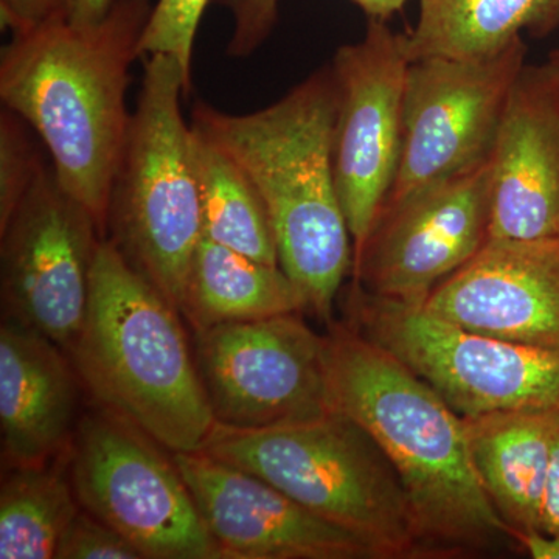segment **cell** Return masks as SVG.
I'll use <instances>...</instances> for the list:
<instances>
[{"mask_svg": "<svg viewBox=\"0 0 559 559\" xmlns=\"http://www.w3.org/2000/svg\"><path fill=\"white\" fill-rule=\"evenodd\" d=\"M329 326L331 406L358 423L395 469L419 559L479 557L516 544L474 469L462 415L347 322Z\"/></svg>", "mask_w": 559, "mask_h": 559, "instance_id": "cell-1", "label": "cell"}, {"mask_svg": "<svg viewBox=\"0 0 559 559\" xmlns=\"http://www.w3.org/2000/svg\"><path fill=\"white\" fill-rule=\"evenodd\" d=\"M151 0H114L97 24L68 17L13 35L0 55V100L46 146L62 189L106 235L110 189L132 114L127 90Z\"/></svg>", "mask_w": 559, "mask_h": 559, "instance_id": "cell-2", "label": "cell"}, {"mask_svg": "<svg viewBox=\"0 0 559 559\" xmlns=\"http://www.w3.org/2000/svg\"><path fill=\"white\" fill-rule=\"evenodd\" d=\"M337 105L336 76L326 66L255 112H224L202 102L191 112L193 130L237 162L259 190L280 267L304 294L308 311L329 325L353 263L334 180Z\"/></svg>", "mask_w": 559, "mask_h": 559, "instance_id": "cell-3", "label": "cell"}, {"mask_svg": "<svg viewBox=\"0 0 559 559\" xmlns=\"http://www.w3.org/2000/svg\"><path fill=\"white\" fill-rule=\"evenodd\" d=\"M180 311L103 238L70 359L102 407L165 450L194 452L216 421Z\"/></svg>", "mask_w": 559, "mask_h": 559, "instance_id": "cell-4", "label": "cell"}, {"mask_svg": "<svg viewBox=\"0 0 559 559\" xmlns=\"http://www.w3.org/2000/svg\"><path fill=\"white\" fill-rule=\"evenodd\" d=\"M200 451L270 481L364 540L377 559H419L395 469L369 433L341 412L263 429L216 423Z\"/></svg>", "mask_w": 559, "mask_h": 559, "instance_id": "cell-5", "label": "cell"}, {"mask_svg": "<svg viewBox=\"0 0 559 559\" xmlns=\"http://www.w3.org/2000/svg\"><path fill=\"white\" fill-rule=\"evenodd\" d=\"M193 84L170 55L146 57L138 106L110 189L106 240L179 310L202 237L193 130L180 109Z\"/></svg>", "mask_w": 559, "mask_h": 559, "instance_id": "cell-6", "label": "cell"}, {"mask_svg": "<svg viewBox=\"0 0 559 559\" xmlns=\"http://www.w3.org/2000/svg\"><path fill=\"white\" fill-rule=\"evenodd\" d=\"M345 305L348 325L409 367L462 417L521 412L559 419V352L471 333L353 282Z\"/></svg>", "mask_w": 559, "mask_h": 559, "instance_id": "cell-7", "label": "cell"}, {"mask_svg": "<svg viewBox=\"0 0 559 559\" xmlns=\"http://www.w3.org/2000/svg\"><path fill=\"white\" fill-rule=\"evenodd\" d=\"M162 444L105 407L80 418L69 476L80 507L151 559H223ZM165 450V448H164Z\"/></svg>", "mask_w": 559, "mask_h": 559, "instance_id": "cell-8", "label": "cell"}, {"mask_svg": "<svg viewBox=\"0 0 559 559\" xmlns=\"http://www.w3.org/2000/svg\"><path fill=\"white\" fill-rule=\"evenodd\" d=\"M299 314L194 331V359L218 425L263 429L334 411L325 334Z\"/></svg>", "mask_w": 559, "mask_h": 559, "instance_id": "cell-9", "label": "cell"}, {"mask_svg": "<svg viewBox=\"0 0 559 559\" xmlns=\"http://www.w3.org/2000/svg\"><path fill=\"white\" fill-rule=\"evenodd\" d=\"M491 167L430 182L385 201L353 252L352 280L371 296L423 307L489 240Z\"/></svg>", "mask_w": 559, "mask_h": 559, "instance_id": "cell-10", "label": "cell"}, {"mask_svg": "<svg viewBox=\"0 0 559 559\" xmlns=\"http://www.w3.org/2000/svg\"><path fill=\"white\" fill-rule=\"evenodd\" d=\"M100 229L47 167L0 229L3 319L38 331L69 353L91 296Z\"/></svg>", "mask_w": 559, "mask_h": 559, "instance_id": "cell-11", "label": "cell"}, {"mask_svg": "<svg viewBox=\"0 0 559 559\" xmlns=\"http://www.w3.org/2000/svg\"><path fill=\"white\" fill-rule=\"evenodd\" d=\"M527 44L487 60L411 62L403 100V146L388 200L489 159Z\"/></svg>", "mask_w": 559, "mask_h": 559, "instance_id": "cell-12", "label": "cell"}, {"mask_svg": "<svg viewBox=\"0 0 559 559\" xmlns=\"http://www.w3.org/2000/svg\"><path fill=\"white\" fill-rule=\"evenodd\" d=\"M407 61L403 35L369 20L366 35L331 62L340 91L333 167L353 252L366 241L388 200L403 146Z\"/></svg>", "mask_w": 559, "mask_h": 559, "instance_id": "cell-13", "label": "cell"}, {"mask_svg": "<svg viewBox=\"0 0 559 559\" xmlns=\"http://www.w3.org/2000/svg\"><path fill=\"white\" fill-rule=\"evenodd\" d=\"M173 457L223 559H377L364 540L248 471L202 451Z\"/></svg>", "mask_w": 559, "mask_h": 559, "instance_id": "cell-14", "label": "cell"}, {"mask_svg": "<svg viewBox=\"0 0 559 559\" xmlns=\"http://www.w3.org/2000/svg\"><path fill=\"white\" fill-rule=\"evenodd\" d=\"M421 308L471 333L559 352V241L488 240Z\"/></svg>", "mask_w": 559, "mask_h": 559, "instance_id": "cell-15", "label": "cell"}, {"mask_svg": "<svg viewBox=\"0 0 559 559\" xmlns=\"http://www.w3.org/2000/svg\"><path fill=\"white\" fill-rule=\"evenodd\" d=\"M489 240L559 241V69L524 64L500 120Z\"/></svg>", "mask_w": 559, "mask_h": 559, "instance_id": "cell-16", "label": "cell"}, {"mask_svg": "<svg viewBox=\"0 0 559 559\" xmlns=\"http://www.w3.org/2000/svg\"><path fill=\"white\" fill-rule=\"evenodd\" d=\"M66 349L10 319L0 326L2 471L64 457L79 428L80 380Z\"/></svg>", "mask_w": 559, "mask_h": 559, "instance_id": "cell-17", "label": "cell"}, {"mask_svg": "<svg viewBox=\"0 0 559 559\" xmlns=\"http://www.w3.org/2000/svg\"><path fill=\"white\" fill-rule=\"evenodd\" d=\"M463 419L474 469L511 538L520 533L544 532L559 419L521 412Z\"/></svg>", "mask_w": 559, "mask_h": 559, "instance_id": "cell-18", "label": "cell"}, {"mask_svg": "<svg viewBox=\"0 0 559 559\" xmlns=\"http://www.w3.org/2000/svg\"><path fill=\"white\" fill-rule=\"evenodd\" d=\"M180 314L201 331L308 311L307 299L280 266L261 263L202 235L191 257Z\"/></svg>", "mask_w": 559, "mask_h": 559, "instance_id": "cell-19", "label": "cell"}, {"mask_svg": "<svg viewBox=\"0 0 559 559\" xmlns=\"http://www.w3.org/2000/svg\"><path fill=\"white\" fill-rule=\"evenodd\" d=\"M559 28V0H419L414 31L403 35L407 61H476L496 57L527 32Z\"/></svg>", "mask_w": 559, "mask_h": 559, "instance_id": "cell-20", "label": "cell"}, {"mask_svg": "<svg viewBox=\"0 0 559 559\" xmlns=\"http://www.w3.org/2000/svg\"><path fill=\"white\" fill-rule=\"evenodd\" d=\"M191 154L200 190L202 235L250 259L280 266L270 213L246 171L197 130Z\"/></svg>", "mask_w": 559, "mask_h": 559, "instance_id": "cell-21", "label": "cell"}, {"mask_svg": "<svg viewBox=\"0 0 559 559\" xmlns=\"http://www.w3.org/2000/svg\"><path fill=\"white\" fill-rule=\"evenodd\" d=\"M69 455L49 465L2 471L0 558H55L62 533L81 509Z\"/></svg>", "mask_w": 559, "mask_h": 559, "instance_id": "cell-22", "label": "cell"}, {"mask_svg": "<svg viewBox=\"0 0 559 559\" xmlns=\"http://www.w3.org/2000/svg\"><path fill=\"white\" fill-rule=\"evenodd\" d=\"M32 128L13 110L0 114V229L9 223L21 202L49 165Z\"/></svg>", "mask_w": 559, "mask_h": 559, "instance_id": "cell-23", "label": "cell"}, {"mask_svg": "<svg viewBox=\"0 0 559 559\" xmlns=\"http://www.w3.org/2000/svg\"><path fill=\"white\" fill-rule=\"evenodd\" d=\"M209 3L210 0H157L140 40V57H175L193 84L194 40Z\"/></svg>", "mask_w": 559, "mask_h": 559, "instance_id": "cell-24", "label": "cell"}, {"mask_svg": "<svg viewBox=\"0 0 559 559\" xmlns=\"http://www.w3.org/2000/svg\"><path fill=\"white\" fill-rule=\"evenodd\" d=\"M229 11L231 31L227 55L250 57L270 38L278 21L280 0H216ZM369 20L389 21L404 9L409 0H352Z\"/></svg>", "mask_w": 559, "mask_h": 559, "instance_id": "cell-25", "label": "cell"}, {"mask_svg": "<svg viewBox=\"0 0 559 559\" xmlns=\"http://www.w3.org/2000/svg\"><path fill=\"white\" fill-rule=\"evenodd\" d=\"M142 555L108 524L80 509L62 533L55 559H140Z\"/></svg>", "mask_w": 559, "mask_h": 559, "instance_id": "cell-26", "label": "cell"}, {"mask_svg": "<svg viewBox=\"0 0 559 559\" xmlns=\"http://www.w3.org/2000/svg\"><path fill=\"white\" fill-rule=\"evenodd\" d=\"M68 17V0H0V22L11 35Z\"/></svg>", "mask_w": 559, "mask_h": 559, "instance_id": "cell-27", "label": "cell"}, {"mask_svg": "<svg viewBox=\"0 0 559 559\" xmlns=\"http://www.w3.org/2000/svg\"><path fill=\"white\" fill-rule=\"evenodd\" d=\"M544 532L559 535V430L555 440L554 455L547 485L546 507H544Z\"/></svg>", "mask_w": 559, "mask_h": 559, "instance_id": "cell-28", "label": "cell"}, {"mask_svg": "<svg viewBox=\"0 0 559 559\" xmlns=\"http://www.w3.org/2000/svg\"><path fill=\"white\" fill-rule=\"evenodd\" d=\"M514 543L533 559H559V535L528 532L514 535Z\"/></svg>", "mask_w": 559, "mask_h": 559, "instance_id": "cell-29", "label": "cell"}, {"mask_svg": "<svg viewBox=\"0 0 559 559\" xmlns=\"http://www.w3.org/2000/svg\"><path fill=\"white\" fill-rule=\"evenodd\" d=\"M114 0H68V20L75 24H97L109 13Z\"/></svg>", "mask_w": 559, "mask_h": 559, "instance_id": "cell-30", "label": "cell"}, {"mask_svg": "<svg viewBox=\"0 0 559 559\" xmlns=\"http://www.w3.org/2000/svg\"><path fill=\"white\" fill-rule=\"evenodd\" d=\"M549 61L559 69V49L551 51L549 55Z\"/></svg>", "mask_w": 559, "mask_h": 559, "instance_id": "cell-31", "label": "cell"}]
</instances>
